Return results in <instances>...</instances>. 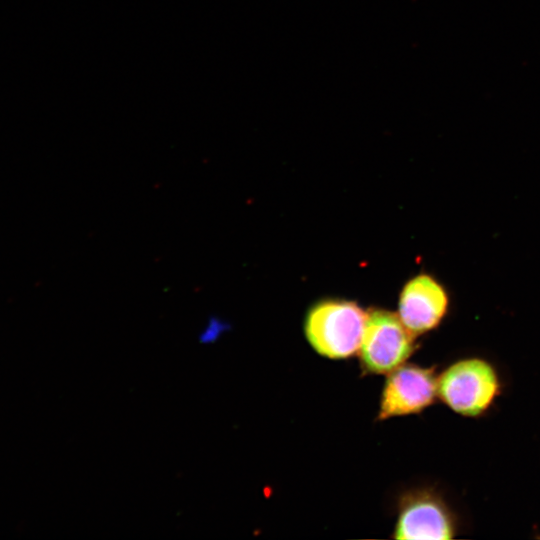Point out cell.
Instances as JSON below:
<instances>
[{
	"label": "cell",
	"mask_w": 540,
	"mask_h": 540,
	"mask_svg": "<svg viewBox=\"0 0 540 540\" xmlns=\"http://www.w3.org/2000/svg\"><path fill=\"white\" fill-rule=\"evenodd\" d=\"M367 312L356 302L325 299L307 312L304 332L310 346L329 359H346L358 352Z\"/></svg>",
	"instance_id": "6da1fadb"
},
{
	"label": "cell",
	"mask_w": 540,
	"mask_h": 540,
	"mask_svg": "<svg viewBox=\"0 0 540 540\" xmlns=\"http://www.w3.org/2000/svg\"><path fill=\"white\" fill-rule=\"evenodd\" d=\"M416 335L398 314L385 309H371L358 350L362 370L369 374H388L415 352Z\"/></svg>",
	"instance_id": "7a4b0ae2"
},
{
	"label": "cell",
	"mask_w": 540,
	"mask_h": 540,
	"mask_svg": "<svg viewBox=\"0 0 540 540\" xmlns=\"http://www.w3.org/2000/svg\"><path fill=\"white\" fill-rule=\"evenodd\" d=\"M499 393L497 373L483 359L459 360L438 377V396L450 409L463 416L482 414Z\"/></svg>",
	"instance_id": "3957f363"
},
{
	"label": "cell",
	"mask_w": 540,
	"mask_h": 540,
	"mask_svg": "<svg viewBox=\"0 0 540 540\" xmlns=\"http://www.w3.org/2000/svg\"><path fill=\"white\" fill-rule=\"evenodd\" d=\"M455 522L444 501L427 489L402 495L393 537L405 540H446L453 538Z\"/></svg>",
	"instance_id": "277c9868"
},
{
	"label": "cell",
	"mask_w": 540,
	"mask_h": 540,
	"mask_svg": "<svg viewBox=\"0 0 540 540\" xmlns=\"http://www.w3.org/2000/svg\"><path fill=\"white\" fill-rule=\"evenodd\" d=\"M438 395V378L433 368L402 364L387 374L377 419L422 412Z\"/></svg>",
	"instance_id": "5b68a950"
},
{
	"label": "cell",
	"mask_w": 540,
	"mask_h": 540,
	"mask_svg": "<svg viewBox=\"0 0 540 540\" xmlns=\"http://www.w3.org/2000/svg\"><path fill=\"white\" fill-rule=\"evenodd\" d=\"M449 297L434 277L419 274L403 287L398 303V316L416 336L436 328L445 317Z\"/></svg>",
	"instance_id": "8992f818"
},
{
	"label": "cell",
	"mask_w": 540,
	"mask_h": 540,
	"mask_svg": "<svg viewBox=\"0 0 540 540\" xmlns=\"http://www.w3.org/2000/svg\"><path fill=\"white\" fill-rule=\"evenodd\" d=\"M231 329L232 325L229 321L215 314L210 315L207 319L206 325L198 335V342L204 345L213 344L217 342L223 334L229 332Z\"/></svg>",
	"instance_id": "52a82bcc"
}]
</instances>
